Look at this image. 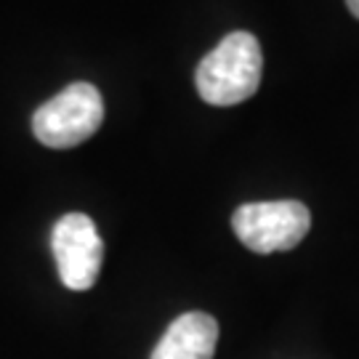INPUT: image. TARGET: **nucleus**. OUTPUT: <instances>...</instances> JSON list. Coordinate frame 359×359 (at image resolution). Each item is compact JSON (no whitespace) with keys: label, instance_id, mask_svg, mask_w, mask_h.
I'll list each match as a JSON object with an SVG mask.
<instances>
[{"label":"nucleus","instance_id":"obj_1","mask_svg":"<svg viewBox=\"0 0 359 359\" xmlns=\"http://www.w3.org/2000/svg\"><path fill=\"white\" fill-rule=\"evenodd\" d=\"M261 69L264 56L256 35L237 29L203 56L194 72V86L203 102L213 107H234L258 90Z\"/></svg>","mask_w":359,"mask_h":359},{"label":"nucleus","instance_id":"obj_2","mask_svg":"<svg viewBox=\"0 0 359 359\" xmlns=\"http://www.w3.org/2000/svg\"><path fill=\"white\" fill-rule=\"evenodd\" d=\"M102 120L104 102L99 88L90 83H72L38 107L32 115V133L51 149H72L88 142L102 128Z\"/></svg>","mask_w":359,"mask_h":359},{"label":"nucleus","instance_id":"obj_3","mask_svg":"<svg viewBox=\"0 0 359 359\" xmlns=\"http://www.w3.org/2000/svg\"><path fill=\"white\" fill-rule=\"evenodd\" d=\"M231 229L248 250L266 256L277 250H293L311 229V213L298 200L245 203L234 210Z\"/></svg>","mask_w":359,"mask_h":359},{"label":"nucleus","instance_id":"obj_4","mask_svg":"<svg viewBox=\"0 0 359 359\" xmlns=\"http://www.w3.org/2000/svg\"><path fill=\"white\" fill-rule=\"evenodd\" d=\"M51 248L59 280L69 290H90L104 261V243L96 224L86 213H67L56 221L51 234Z\"/></svg>","mask_w":359,"mask_h":359},{"label":"nucleus","instance_id":"obj_5","mask_svg":"<svg viewBox=\"0 0 359 359\" xmlns=\"http://www.w3.org/2000/svg\"><path fill=\"white\" fill-rule=\"evenodd\" d=\"M218 322L203 311H187L170 322L149 359H213Z\"/></svg>","mask_w":359,"mask_h":359},{"label":"nucleus","instance_id":"obj_6","mask_svg":"<svg viewBox=\"0 0 359 359\" xmlns=\"http://www.w3.org/2000/svg\"><path fill=\"white\" fill-rule=\"evenodd\" d=\"M346 6H348V11H351L359 19V0H346Z\"/></svg>","mask_w":359,"mask_h":359}]
</instances>
